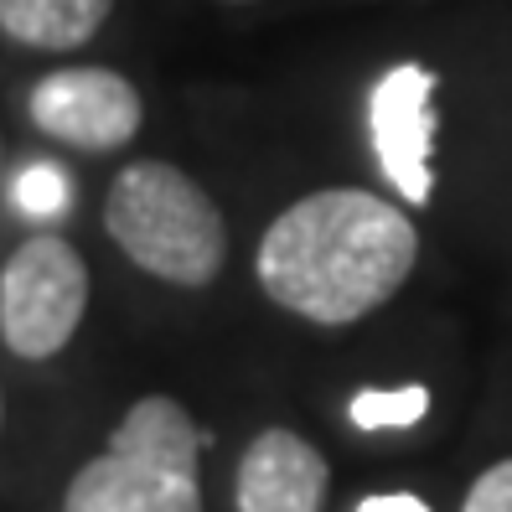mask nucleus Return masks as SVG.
Here are the masks:
<instances>
[{"label":"nucleus","instance_id":"6","mask_svg":"<svg viewBox=\"0 0 512 512\" xmlns=\"http://www.w3.org/2000/svg\"><path fill=\"white\" fill-rule=\"evenodd\" d=\"M32 125L78 150H119L140 135V94L114 68H57L32 88Z\"/></svg>","mask_w":512,"mask_h":512},{"label":"nucleus","instance_id":"4","mask_svg":"<svg viewBox=\"0 0 512 512\" xmlns=\"http://www.w3.org/2000/svg\"><path fill=\"white\" fill-rule=\"evenodd\" d=\"M88 311V264L57 233L26 238L0 269V337L16 357H57Z\"/></svg>","mask_w":512,"mask_h":512},{"label":"nucleus","instance_id":"10","mask_svg":"<svg viewBox=\"0 0 512 512\" xmlns=\"http://www.w3.org/2000/svg\"><path fill=\"white\" fill-rule=\"evenodd\" d=\"M68 171L63 166H52V161H32L16 182H11V202H16V213L21 218H63L68 213Z\"/></svg>","mask_w":512,"mask_h":512},{"label":"nucleus","instance_id":"3","mask_svg":"<svg viewBox=\"0 0 512 512\" xmlns=\"http://www.w3.org/2000/svg\"><path fill=\"white\" fill-rule=\"evenodd\" d=\"M104 228L130 254V264L166 285H213L228 259L218 202L166 161H135L114 176L104 197Z\"/></svg>","mask_w":512,"mask_h":512},{"label":"nucleus","instance_id":"9","mask_svg":"<svg viewBox=\"0 0 512 512\" xmlns=\"http://www.w3.org/2000/svg\"><path fill=\"white\" fill-rule=\"evenodd\" d=\"M425 409H430V388H419V383H409V388H363V394L347 404V419L357 430H409V425L425 419Z\"/></svg>","mask_w":512,"mask_h":512},{"label":"nucleus","instance_id":"1","mask_svg":"<svg viewBox=\"0 0 512 512\" xmlns=\"http://www.w3.org/2000/svg\"><path fill=\"white\" fill-rule=\"evenodd\" d=\"M419 264L409 213L357 187H326L290 202L259 238V285L275 306L316 326L373 316Z\"/></svg>","mask_w":512,"mask_h":512},{"label":"nucleus","instance_id":"2","mask_svg":"<svg viewBox=\"0 0 512 512\" xmlns=\"http://www.w3.org/2000/svg\"><path fill=\"white\" fill-rule=\"evenodd\" d=\"M202 445L207 435L182 404L150 394L114 425L104 456L78 466L63 512H202Z\"/></svg>","mask_w":512,"mask_h":512},{"label":"nucleus","instance_id":"7","mask_svg":"<svg viewBox=\"0 0 512 512\" xmlns=\"http://www.w3.org/2000/svg\"><path fill=\"white\" fill-rule=\"evenodd\" d=\"M326 456L295 430H264L238 461V512H321Z\"/></svg>","mask_w":512,"mask_h":512},{"label":"nucleus","instance_id":"5","mask_svg":"<svg viewBox=\"0 0 512 512\" xmlns=\"http://www.w3.org/2000/svg\"><path fill=\"white\" fill-rule=\"evenodd\" d=\"M435 88L440 78L425 63H394L373 83V150L383 176L409 207H425L435 197Z\"/></svg>","mask_w":512,"mask_h":512},{"label":"nucleus","instance_id":"12","mask_svg":"<svg viewBox=\"0 0 512 512\" xmlns=\"http://www.w3.org/2000/svg\"><path fill=\"white\" fill-rule=\"evenodd\" d=\"M357 512H430V502L414 492H388V497H363Z\"/></svg>","mask_w":512,"mask_h":512},{"label":"nucleus","instance_id":"8","mask_svg":"<svg viewBox=\"0 0 512 512\" xmlns=\"http://www.w3.org/2000/svg\"><path fill=\"white\" fill-rule=\"evenodd\" d=\"M114 0H0V32L16 47L68 52L99 37Z\"/></svg>","mask_w":512,"mask_h":512},{"label":"nucleus","instance_id":"11","mask_svg":"<svg viewBox=\"0 0 512 512\" xmlns=\"http://www.w3.org/2000/svg\"><path fill=\"white\" fill-rule=\"evenodd\" d=\"M461 512H512V461H497L481 471Z\"/></svg>","mask_w":512,"mask_h":512}]
</instances>
